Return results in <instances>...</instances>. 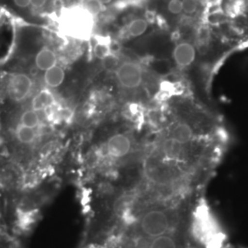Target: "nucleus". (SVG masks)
<instances>
[{"label":"nucleus","mask_w":248,"mask_h":248,"mask_svg":"<svg viewBox=\"0 0 248 248\" xmlns=\"http://www.w3.org/2000/svg\"><path fill=\"white\" fill-rule=\"evenodd\" d=\"M172 56L177 66L181 68L188 67L195 62V46L188 42H181L174 47Z\"/></svg>","instance_id":"20e7f679"},{"label":"nucleus","mask_w":248,"mask_h":248,"mask_svg":"<svg viewBox=\"0 0 248 248\" xmlns=\"http://www.w3.org/2000/svg\"><path fill=\"white\" fill-rule=\"evenodd\" d=\"M94 18L81 5L67 9L61 18L62 32L74 39L88 40L93 31Z\"/></svg>","instance_id":"f257e3e1"},{"label":"nucleus","mask_w":248,"mask_h":248,"mask_svg":"<svg viewBox=\"0 0 248 248\" xmlns=\"http://www.w3.org/2000/svg\"><path fill=\"white\" fill-rule=\"evenodd\" d=\"M98 1L102 5H107V4H109L112 2V0H98Z\"/></svg>","instance_id":"a211bd4d"},{"label":"nucleus","mask_w":248,"mask_h":248,"mask_svg":"<svg viewBox=\"0 0 248 248\" xmlns=\"http://www.w3.org/2000/svg\"><path fill=\"white\" fill-rule=\"evenodd\" d=\"M149 23L145 18H134L127 26V31L132 37H139L146 32Z\"/></svg>","instance_id":"9b49d317"},{"label":"nucleus","mask_w":248,"mask_h":248,"mask_svg":"<svg viewBox=\"0 0 248 248\" xmlns=\"http://www.w3.org/2000/svg\"><path fill=\"white\" fill-rule=\"evenodd\" d=\"M11 2L18 9H26L31 7V0H11Z\"/></svg>","instance_id":"2eb2a0df"},{"label":"nucleus","mask_w":248,"mask_h":248,"mask_svg":"<svg viewBox=\"0 0 248 248\" xmlns=\"http://www.w3.org/2000/svg\"><path fill=\"white\" fill-rule=\"evenodd\" d=\"M223 1L224 0H208V2H209L208 6H216V7L219 6L220 7Z\"/></svg>","instance_id":"f3484780"},{"label":"nucleus","mask_w":248,"mask_h":248,"mask_svg":"<svg viewBox=\"0 0 248 248\" xmlns=\"http://www.w3.org/2000/svg\"><path fill=\"white\" fill-rule=\"evenodd\" d=\"M140 2H145V1H147V0H139Z\"/></svg>","instance_id":"6ab92c4d"},{"label":"nucleus","mask_w":248,"mask_h":248,"mask_svg":"<svg viewBox=\"0 0 248 248\" xmlns=\"http://www.w3.org/2000/svg\"><path fill=\"white\" fill-rule=\"evenodd\" d=\"M34 64L38 70L45 72L57 64V55L52 49L44 47L36 53Z\"/></svg>","instance_id":"423d86ee"},{"label":"nucleus","mask_w":248,"mask_h":248,"mask_svg":"<svg viewBox=\"0 0 248 248\" xmlns=\"http://www.w3.org/2000/svg\"><path fill=\"white\" fill-rule=\"evenodd\" d=\"M64 78H65L64 70L61 66L56 64L45 72L44 79L48 88L56 89L62 85V82L64 81Z\"/></svg>","instance_id":"6e6552de"},{"label":"nucleus","mask_w":248,"mask_h":248,"mask_svg":"<svg viewBox=\"0 0 248 248\" xmlns=\"http://www.w3.org/2000/svg\"><path fill=\"white\" fill-rule=\"evenodd\" d=\"M81 6L87 11H89V13L94 17L98 16V14L102 11V7H103V5L100 4L98 0H83Z\"/></svg>","instance_id":"f8f14e48"},{"label":"nucleus","mask_w":248,"mask_h":248,"mask_svg":"<svg viewBox=\"0 0 248 248\" xmlns=\"http://www.w3.org/2000/svg\"><path fill=\"white\" fill-rule=\"evenodd\" d=\"M46 2L47 0H31V6L34 9H42L45 7Z\"/></svg>","instance_id":"dca6fc26"},{"label":"nucleus","mask_w":248,"mask_h":248,"mask_svg":"<svg viewBox=\"0 0 248 248\" xmlns=\"http://www.w3.org/2000/svg\"><path fill=\"white\" fill-rule=\"evenodd\" d=\"M167 9L169 14L173 16L181 15L183 12L182 9V1L181 0H169L167 4Z\"/></svg>","instance_id":"ddd939ff"},{"label":"nucleus","mask_w":248,"mask_h":248,"mask_svg":"<svg viewBox=\"0 0 248 248\" xmlns=\"http://www.w3.org/2000/svg\"><path fill=\"white\" fill-rule=\"evenodd\" d=\"M116 79L125 89H138L142 83V67L134 62H124L115 69Z\"/></svg>","instance_id":"f03ea898"},{"label":"nucleus","mask_w":248,"mask_h":248,"mask_svg":"<svg viewBox=\"0 0 248 248\" xmlns=\"http://www.w3.org/2000/svg\"><path fill=\"white\" fill-rule=\"evenodd\" d=\"M95 53H96L98 57L105 58L106 56L109 54V48L106 45L98 44L95 48Z\"/></svg>","instance_id":"4468645a"},{"label":"nucleus","mask_w":248,"mask_h":248,"mask_svg":"<svg viewBox=\"0 0 248 248\" xmlns=\"http://www.w3.org/2000/svg\"><path fill=\"white\" fill-rule=\"evenodd\" d=\"M171 137L181 143H189L194 139V131L187 124H178L173 128Z\"/></svg>","instance_id":"9d476101"},{"label":"nucleus","mask_w":248,"mask_h":248,"mask_svg":"<svg viewBox=\"0 0 248 248\" xmlns=\"http://www.w3.org/2000/svg\"><path fill=\"white\" fill-rule=\"evenodd\" d=\"M54 103L53 95L48 89H44L38 92L31 98V108L34 109L37 112L45 110L49 107L52 106Z\"/></svg>","instance_id":"0eeeda50"},{"label":"nucleus","mask_w":248,"mask_h":248,"mask_svg":"<svg viewBox=\"0 0 248 248\" xmlns=\"http://www.w3.org/2000/svg\"><path fill=\"white\" fill-rule=\"evenodd\" d=\"M15 124H20V125L37 130V128L40 126V117L38 115V112L34 109L26 108L19 113V115L17 117L16 121L13 124H0V125Z\"/></svg>","instance_id":"1a4fd4ad"},{"label":"nucleus","mask_w":248,"mask_h":248,"mask_svg":"<svg viewBox=\"0 0 248 248\" xmlns=\"http://www.w3.org/2000/svg\"><path fill=\"white\" fill-rule=\"evenodd\" d=\"M0 248H21L18 235L9 228L0 211Z\"/></svg>","instance_id":"39448f33"},{"label":"nucleus","mask_w":248,"mask_h":248,"mask_svg":"<svg viewBox=\"0 0 248 248\" xmlns=\"http://www.w3.org/2000/svg\"><path fill=\"white\" fill-rule=\"evenodd\" d=\"M133 147V143L126 134L116 133L112 135L107 142V155L115 159H121L127 156Z\"/></svg>","instance_id":"7ed1b4c3"}]
</instances>
